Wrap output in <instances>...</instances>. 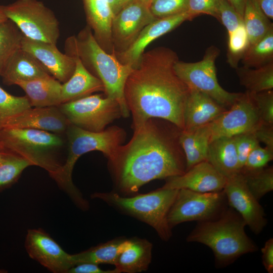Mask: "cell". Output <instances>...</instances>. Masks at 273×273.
Here are the masks:
<instances>
[{
  "label": "cell",
  "mask_w": 273,
  "mask_h": 273,
  "mask_svg": "<svg viewBox=\"0 0 273 273\" xmlns=\"http://www.w3.org/2000/svg\"><path fill=\"white\" fill-rule=\"evenodd\" d=\"M133 130L128 143L121 145L109 161L121 195L135 193L152 180L186 172V157L179 142L181 129L168 121L152 118Z\"/></svg>",
  "instance_id": "1"
},
{
  "label": "cell",
  "mask_w": 273,
  "mask_h": 273,
  "mask_svg": "<svg viewBox=\"0 0 273 273\" xmlns=\"http://www.w3.org/2000/svg\"><path fill=\"white\" fill-rule=\"evenodd\" d=\"M177 60L171 49H154L143 54L128 77L124 93L133 129L152 118L168 121L184 129L190 89L175 72Z\"/></svg>",
  "instance_id": "2"
},
{
  "label": "cell",
  "mask_w": 273,
  "mask_h": 273,
  "mask_svg": "<svg viewBox=\"0 0 273 273\" xmlns=\"http://www.w3.org/2000/svg\"><path fill=\"white\" fill-rule=\"evenodd\" d=\"M66 54L78 57L86 68L93 70L102 82L106 96L119 104L122 116L130 115L124 97L126 80L133 67L121 63L115 56L107 53L95 38L92 29L86 27L78 35L65 42Z\"/></svg>",
  "instance_id": "3"
},
{
  "label": "cell",
  "mask_w": 273,
  "mask_h": 273,
  "mask_svg": "<svg viewBox=\"0 0 273 273\" xmlns=\"http://www.w3.org/2000/svg\"><path fill=\"white\" fill-rule=\"evenodd\" d=\"M246 224L232 208L225 209L217 218L199 221L187 238L188 242L200 243L213 252L216 264L224 267L241 256L256 251L255 243L245 232Z\"/></svg>",
  "instance_id": "4"
},
{
  "label": "cell",
  "mask_w": 273,
  "mask_h": 273,
  "mask_svg": "<svg viewBox=\"0 0 273 273\" xmlns=\"http://www.w3.org/2000/svg\"><path fill=\"white\" fill-rule=\"evenodd\" d=\"M66 134L68 154L63 164L58 185L70 197L77 206L85 210L88 204L72 180V171L78 158L93 151L103 153L108 160H111L126 137L123 129L113 126L100 132L88 131L70 124Z\"/></svg>",
  "instance_id": "5"
},
{
  "label": "cell",
  "mask_w": 273,
  "mask_h": 273,
  "mask_svg": "<svg viewBox=\"0 0 273 273\" xmlns=\"http://www.w3.org/2000/svg\"><path fill=\"white\" fill-rule=\"evenodd\" d=\"M64 144L61 134L47 131L0 127V148L46 170L57 183L63 164L56 153Z\"/></svg>",
  "instance_id": "6"
},
{
  "label": "cell",
  "mask_w": 273,
  "mask_h": 273,
  "mask_svg": "<svg viewBox=\"0 0 273 273\" xmlns=\"http://www.w3.org/2000/svg\"><path fill=\"white\" fill-rule=\"evenodd\" d=\"M178 190L161 188L147 194L131 197L117 193H96L93 198L102 200L125 213L147 223L159 237L167 241L172 233L167 216Z\"/></svg>",
  "instance_id": "7"
},
{
  "label": "cell",
  "mask_w": 273,
  "mask_h": 273,
  "mask_svg": "<svg viewBox=\"0 0 273 273\" xmlns=\"http://www.w3.org/2000/svg\"><path fill=\"white\" fill-rule=\"evenodd\" d=\"M7 18L29 39L57 44L60 31L53 12L38 0H17L3 6Z\"/></svg>",
  "instance_id": "8"
},
{
  "label": "cell",
  "mask_w": 273,
  "mask_h": 273,
  "mask_svg": "<svg viewBox=\"0 0 273 273\" xmlns=\"http://www.w3.org/2000/svg\"><path fill=\"white\" fill-rule=\"evenodd\" d=\"M220 51L215 46L207 49L203 59L196 62L177 60L174 69L178 77L189 87L208 96L228 109L241 93H231L219 84L216 72L215 61Z\"/></svg>",
  "instance_id": "9"
},
{
  "label": "cell",
  "mask_w": 273,
  "mask_h": 273,
  "mask_svg": "<svg viewBox=\"0 0 273 273\" xmlns=\"http://www.w3.org/2000/svg\"><path fill=\"white\" fill-rule=\"evenodd\" d=\"M70 124L93 132L105 129L122 116L119 104L102 95H90L58 106Z\"/></svg>",
  "instance_id": "10"
},
{
  "label": "cell",
  "mask_w": 273,
  "mask_h": 273,
  "mask_svg": "<svg viewBox=\"0 0 273 273\" xmlns=\"http://www.w3.org/2000/svg\"><path fill=\"white\" fill-rule=\"evenodd\" d=\"M226 201L223 190L200 193L179 189L168 214V224L172 229L184 222L215 219L226 208Z\"/></svg>",
  "instance_id": "11"
},
{
  "label": "cell",
  "mask_w": 273,
  "mask_h": 273,
  "mask_svg": "<svg viewBox=\"0 0 273 273\" xmlns=\"http://www.w3.org/2000/svg\"><path fill=\"white\" fill-rule=\"evenodd\" d=\"M262 122L250 93H241L233 105L209 123L210 141L253 132Z\"/></svg>",
  "instance_id": "12"
},
{
  "label": "cell",
  "mask_w": 273,
  "mask_h": 273,
  "mask_svg": "<svg viewBox=\"0 0 273 273\" xmlns=\"http://www.w3.org/2000/svg\"><path fill=\"white\" fill-rule=\"evenodd\" d=\"M223 191L229 205L251 231L256 235L263 231L267 223L263 208L249 191L240 172L227 178Z\"/></svg>",
  "instance_id": "13"
},
{
  "label": "cell",
  "mask_w": 273,
  "mask_h": 273,
  "mask_svg": "<svg viewBox=\"0 0 273 273\" xmlns=\"http://www.w3.org/2000/svg\"><path fill=\"white\" fill-rule=\"evenodd\" d=\"M25 246L29 256L54 273L67 272L75 264L66 252L46 232L41 229L27 231Z\"/></svg>",
  "instance_id": "14"
},
{
  "label": "cell",
  "mask_w": 273,
  "mask_h": 273,
  "mask_svg": "<svg viewBox=\"0 0 273 273\" xmlns=\"http://www.w3.org/2000/svg\"><path fill=\"white\" fill-rule=\"evenodd\" d=\"M149 7L134 0L114 17L112 25V41L121 50H125L141 30L156 19Z\"/></svg>",
  "instance_id": "15"
},
{
  "label": "cell",
  "mask_w": 273,
  "mask_h": 273,
  "mask_svg": "<svg viewBox=\"0 0 273 273\" xmlns=\"http://www.w3.org/2000/svg\"><path fill=\"white\" fill-rule=\"evenodd\" d=\"M187 11L175 15L156 18L147 25L134 40L124 50L114 52L122 63L133 68L138 64L146 48L152 41L170 32L184 21L194 18Z\"/></svg>",
  "instance_id": "16"
},
{
  "label": "cell",
  "mask_w": 273,
  "mask_h": 273,
  "mask_svg": "<svg viewBox=\"0 0 273 273\" xmlns=\"http://www.w3.org/2000/svg\"><path fill=\"white\" fill-rule=\"evenodd\" d=\"M21 49L32 55L51 76L62 83L74 72L75 58L61 52L55 44L34 40L24 36Z\"/></svg>",
  "instance_id": "17"
},
{
  "label": "cell",
  "mask_w": 273,
  "mask_h": 273,
  "mask_svg": "<svg viewBox=\"0 0 273 273\" xmlns=\"http://www.w3.org/2000/svg\"><path fill=\"white\" fill-rule=\"evenodd\" d=\"M226 179L207 161H204L181 175L167 178L162 188L186 189L200 193L220 192L223 190Z\"/></svg>",
  "instance_id": "18"
},
{
  "label": "cell",
  "mask_w": 273,
  "mask_h": 273,
  "mask_svg": "<svg viewBox=\"0 0 273 273\" xmlns=\"http://www.w3.org/2000/svg\"><path fill=\"white\" fill-rule=\"evenodd\" d=\"M70 123L58 106L29 108L1 127L34 129L62 134Z\"/></svg>",
  "instance_id": "19"
},
{
  "label": "cell",
  "mask_w": 273,
  "mask_h": 273,
  "mask_svg": "<svg viewBox=\"0 0 273 273\" xmlns=\"http://www.w3.org/2000/svg\"><path fill=\"white\" fill-rule=\"evenodd\" d=\"M189 89L184 108L183 130H193L209 124L228 109L206 94Z\"/></svg>",
  "instance_id": "20"
},
{
  "label": "cell",
  "mask_w": 273,
  "mask_h": 273,
  "mask_svg": "<svg viewBox=\"0 0 273 273\" xmlns=\"http://www.w3.org/2000/svg\"><path fill=\"white\" fill-rule=\"evenodd\" d=\"M75 68L70 78L62 84L61 104L92 95L97 92H104L101 80L92 74L80 59L76 56Z\"/></svg>",
  "instance_id": "21"
},
{
  "label": "cell",
  "mask_w": 273,
  "mask_h": 273,
  "mask_svg": "<svg viewBox=\"0 0 273 273\" xmlns=\"http://www.w3.org/2000/svg\"><path fill=\"white\" fill-rule=\"evenodd\" d=\"M51 75L42 64L30 53L21 49L11 58L1 76L5 84L16 85Z\"/></svg>",
  "instance_id": "22"
},
{
  "label": "cell",
  "mask_w": 273,
  "mask_h": 273,
  "mask_svg": "<svg viewBox=\"0 0 273 273\" xmlns=\"http://www.w3.org/2000/svg\"><path fill=\"white\" fill-rule=\"evenodd\" d=\"M62 84L51 75L28 81H21L16 85L26 94L31 107L58 106L61 104Z\"/></svg>",
  "instance_id": "23"
},
{
  "label": "cell",
  "mask_w": 273,
  "mask_h": 273,
  "mask_svg": "<svg viewBox=\"0 0 273 273\" xmlns=\"http://www.w3.org/2000/svg\"><path fill=\"white\" fill-rule=\"evenodd\" d=\"M152 244L145 239H126L114 269L117 273L147 270L152 259Z\"/></svg>",
  "instance_id": "24"
},
{
  "label": "cell",
  "mask_w": 273,
  "mask_h": 273,
  "mask_svg": "<svg viewBox=\"0 0 273 273\" xmlns=\"http://www.w3.org/2000/svg\"><path fill=\"white\" fill-rule=\"evenodd\" d=\"M226 178L240 172L239 163L233 137H221L211 141L207 160Z\"/></svg>",
  "instance_id": "25"
},
{
  "label": "cell",
  "mask_w": 273,
  "mask_h": 273,
  "mask_svg": "<svg viewBox=\"0 0 273 273\" xmlns=\"http://www.w3.org/2000/svg\"><path fill=\"white\" fill-rule=\"evenodd\" d=\"M89 27L103 48L111 43L112 25L114 15L107 0H83Z\"/></svg>",
  "instance_id": "26"
},
{
  "label": "cell",
  "mask_w": 273,
  "mask_h": 273,
  "mask_svg": "<svg viewBox=\"0 0 273 273\" xmlns=\"http://www.w3.org/2000/svg\"><path fill=\"white\" fill-rule=\"evenodd\" d=\"M210 139L209 123L193 130H181L179 142L186 157V171L207 160Z\"/></svg>",
  "instance_id": "27"
},
{
  "label": "cell",
  "mask_w": 273,
  "mask_h": 273,
  "mask_svg": "<svg viewBox=\"0 0 273 273\" xmlns=\"http://www.w3.org/2000/svg\"><path fill=\"white\" fill-rule=\"evenodd\" d=\"M126 239H115L98 245L77 254L71 255L75 265L88 262L115 265Z\"/></svg>",
  "instance_id": "28"
},
{
  "label": "cell",
  "mask_w": 273,
  "mask_h": 273,
  "mask_svg": "<svg viewBox=\"0 0 273 273\" xmlns=\"http://www.w3.org/2000/svg\"><path fill=\"white\" fill-rule=\"evenodd\" d=\"M240 83L246 91L259 93L273 88V62L255 68L243 66L236 68Z\"/></svg>",
  "instance_id": "29"
},
{
  "label": "cell",
  "mask_w": 273,
  "mask_h": 273,
  "mask_svg": "<svg viewBox=\"0 0 273 273\" xmlns=\"http://www.w3.org/2000/svg\"><path fill=\"white\" fill-rule=\"evenodd\" d=\"M243 19L249 44L257 42L273 28L272 23L262 12L256 0H246Z\"/></svg>",
  "instance_id": "30"
},
{
  "label": "cell",
  "mask_w": 273,
  "mask_h": 273,
  "mask_svg": "<svg viewBox=\"0 0 273 273\" xmlns=\"http://www.w3.org/2000/svg\"><path fill=\"white\" fill-rule=\"evenodd\" d=\"M24 35L9 19L0 24V76L13 55L20 49Z\"/></svg>",
  "instance_id": "31"
},
{
  "label": "cell",
  "mask_w": 273,
  "mask_h": 273,
  "mask_svg": "<svg viewBox=\"0 0 273 273\" xmlns=\"http://www.w3.org/2000/svg\"><path fill=\"white\" fill-rule=\"evenodd\" d=\"M244 66L258 68L273 62V28L259 40L249 44L242 58Z\"/></svg>",
  "instance_id": "32"
},
{
  "label": "cell",
  "mask_w": 273,
  "mask_h": 273,
  "mask_svg": "<svg viewBox=\"0 0 273 273\" xmlns=\"http://www.w3.org/2000/svg\"><path fill=\"white\" fill-rule=\"evenodd\" d=\"M240 172L249 191L258 201L273 190L272 166L253 170H241Z\"/></svg>",
  "instance_id": "33"
},
{
  "label": "cell",
  "mask_w": 273,
  "mask_h": 273,
  "mask_svg": "<svg viewBox=\"0 0 273 273\" xmlns=\"http://www.w3.org/2000/svg\"><path fill=\"white\" fill-rule=\"evenodd\" d=\"M2 150L3 156L0 161V190L13 184L25 168L32 166L25 159Z\"/></svg>",
  "instance_id": "34"
},
{
  "label": "cell",
  "mask_w": 273,
  "mask_h": 273,
  "mask_svg": "<svg viewBox=\"0 0 273 273\" xmlns=\"http://www.w3.org/2000/svg\"><path fill=\"white\" fill-rule=\"evenodd\" d=\"M30 107L26 96H13L0 86V127L13 117Z\"/></svg>",
  "instance_id": "35"
},
{
  "label": "cell",
  "mask_w": 273,
  "mask_h": 273,
  "mask_svg": "<svg viewBox=\"0 0 273 273\" xmlns=\"http://www.w3.org/2000/svg\"><path fill=\"white\" fill-rule=\"evenodd\" d=\"M249 45L248 34L244 23L228 34V62L234 68L238 67L239 61Z\"/></svg>",
  "instance_id": "36"
},
{
  "label": "cell",
  "mask_w": 273,
  "mask_h": 273,
  "mask_svg": "<svg viewBox=\"0 0 273 273\" xmlns=\"http://www.w3.org/2000/svg\"><path fill=\"white\" fill-rule=\"evenodd\" d=\"M188 0H152L149 9L156 18H163L187 11Z\"/></svg>",
  "instance_id": "37"
},
{
  "label": "cell",
  "mask_w": 273,
  "mask_h": 273,
  "mask_svg": "<svg viewBox=\"0 0 273 273\" xmlns=\"http://www.w3.org/2000/svg\"><path fill=\"white\" fill-rule=\"evenodd\" d=\"M263 123L273 125V90L249 92Z\"/></svg>",
  "instance_id": "38"
},
{
  "label": "cell",
  "mask_w": 273,
  "mask_h": 273,
  "mask_svg": "<svg viewBox=\"0 0 273 273\" xmlns=\"http://www.w3.org/2000/svg\"><path fill=\"white\" fill-rule=\"evenodd\" d=\"M232 137L234 140L241 170L244 167L250 152L260 145V143L253 132L242 133Z\"/></svg>",
  "instance_id": "39"
},
{
  "label": "cell",
  "mask_w": 273,
  "mask_h": 273,
  "mask_svg": "<svg viewBox=\"0 0 273 273\" xmlns=\"http://www.w3.org/2000/svg\"><path fill=\"white\" fill-rule=\"evenodd\" d=\"M218 20L230 33L243 23V18L227 0H220L218 7Z\"/></svg>",
  "instance_id": "40"
},
{
  "label": "cell",
  "mask_w": 273,
  "mask_h": 273,
  "mask_svg": "<svg viewBox=\"0 0 273 273\" xmlns=\"http://www.w3.org/2000/svg\"><path fill=\"white\" fill-rule=\"evenodd\" d=\"M273 159V150L260 145L255 147L249 153L244 167L240 170H253L266 166Z\"/></svg>",
  "instance_id": "41"
},
{
  "label": "cell",
  "mask_w": 273,
  "mask_h": 273,
  "mask_svg": "<svg viewBox=\"0 0 273 273\" xmlns=\"http://www.w3.org/2000/svg\"><path fill=\"white\" fill-rule=\"evenodd\" d=\"M220 0H188L187 11L193 17L206 14L218 20Z\"/></svg>",
  "instance_id": "42"
},
{
  "label": "cell",
  "mask_w": 273,
  "mask_h": 273,
  "mask_svg": "<svg viewBox=\"0 0 273 273\" xmlns=\"http://www.w3.org/2000/svg\"><path fill=\"white\" fill-rule=\"evenodd\" d=\"M258 141L267 148L273 150V125L261 124L253 132Z\"/></svg>",
  "instance_id": "43"
},
{
  "label": "cell",
  "mask_w": 273,
  "mask_h": 273,
  "mask_svg": "<svg viewBox=\"0 0 273 273\" xmlns=\"http://www.w3.org/2000/svg\"><path fill=\"white\" fill-rule=\"evenodd\" d=\"M69 273H117L113 269L103 270L98 264L93 263L83 262L78 263L72 267L67 272Z\"/></svg>",
  "instance_id": "44"
},
{
  "label": "cell",
  "mask_w": 273,
  "mask_h": 273,
  "mask_svg": "<svg viewBox=\"0 0 273 273\" xmlns=\"http://www.w3.org/2000/svg\"><path fill=\"white\" fill-rule=\"evenodd\" d=\"M262 264L269 273L273 272V239L270 238L261 249Z\"/></svg>",
  "instance_id": "45"
},
{
  "label": "cell",
  "mask_w": 273,
  "mask_h": 273,
  "mask_svg": "<svg viewBox=\"0 0 273 273\" xmlns=\"http://www.w3.org/2000/svg\"><path fill=\"white\" fill-rule=\"evenodd\" d=\"M264 14L269 19H273V0H256Z\"/></svg>",
  "instance_id": "46"
},
{
  "label": "cell",
  "mask_w": 273,
  "mask_h": 273,
  "mask_svg": "<svg viewBox=\"0 0 273 273\" xmlns=\"http://www.w3.org/2000/svg\"><path fill=\"white\" fill-rule=\"evenodd\" d=\"M134 0H107L114 16Z\"/></svg>",
  "instance_id": "47"
},
{
  "label": "cell",
  "mask_w": 273,
  "mask_h": 273,
  "mask_svg": "<svg viewBox=\"0 0 273 273\" xmlns=\"http://www.w3.org/2000/svg\"><path fill=\"white\" fill-rule=\"evenodd\" d=\"M237 12L243 18L246 0H227Z\"/></svg>",
  "instance_id": "48"
},
{
  "label": "cell",
  "mask_w": 273,
  "mask_h": 273,
  "mask_svg": "<svg viewBox=\"0 0 273 273\" xmlns=\"http://www.w3.org/2000/svg\"><path fill=\"white\" fill-rule=\"evenodd\" d=\"M7 19H8V18L5 14L3 6H0V24Z\"/></svg>",
  "instance_id": "49"
},
{
  "label": "cell",
  "mask_w": 273,
  "mask_h": 273,
  "mask_svg": "<svg viewBox=\"0 0 273 273\" xmlns=\"http://www.w3.org/2000/svg\"><path fill=\"white\" fill-rule=\"evenodd\" d=\"M142 3H143L144 4H145L146 6L149 7L151 0H139Z\"/></svg>",
  "instance_id": "50"
},
{
  "label": "cell",
  "mask_w": 273,
  "mask_h": 273,
  "mask_svg": "<svg viewBox=\"0 0 273 273\" xmlns=\"http://www.w3.org/2000/svg\"><path fill=\"white\" fill-rule=\"evenodd\" d=\"M2 156H3V151L0 148V161L1 160V159L2 158Z\"/></svg>",
  "instance_id": "51"
},
{
  "label": "cell",
  "mask_w": 273,
  "mask_h": 273,
  "mask_svg": "<svg viewBox=\"0 0 273 273\" xmlns=\"http://www.w3.org/2000/svg\"><path fill=\"white\" fill-rule=\"evenodd\" d=\"M3 272V271H2L1 270H0V272Z\"/></svg>",
  "instance_id": "52"
},
{
  "label": "cell",
  "mask_w": 273,
  "mask_h": 273,
  "mask_svg": "<svg viewBox=\"0 0 273 273\" xmlns=\"http://www.w3.org/2000/svg\"><path fill=\"white\" fill-rule=\"evenodd\" d=\"M152 1V0H151Z\"/></svg>",
  "instance_id": "53"
}]
</instances>
